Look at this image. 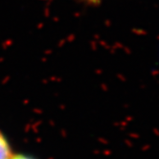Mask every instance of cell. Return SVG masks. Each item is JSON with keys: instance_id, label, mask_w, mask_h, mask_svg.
I'll use <instances>...</instances> for the list:
<instances>
[{"instance_id": "cell-3", "label": "cell", "mask_w": 159, "mask_h": 159, "mask_svg": "<svg viewBox=\"0 0 159 159\" xmlns=\"http://www.w3.org/2000/svg\"><path fill=\"white\" fill-rule=\"evenodd\" d=\"M85 1L90 5H100L104 0H85Z\"/></svg>"}, {"instance_id": "cell-1", "label": "cell", "mask_w": 159, "mask_h": 159, "mask_svg": "<svg viewBox=\"0 0 159 159\" xmlns=\"http://www.w3.org/2000/svg\"><path fill=\"white\" fill-rule=\"evenodd\" d=\"M10 157H11V150L8 141L0 133V159H10Z\"/></svg>"}, {"instance_id": "cell-2", "label": "cell", "mask_w": 159, "mask_h": 159, "mask_svg": "<svg viewBox=\"0 0 159 159\" xmlns=\"http://www.w3.org/2000/svg\"><path fill=\"white\" fill-rule=\"evenodd\" d=\"M10 159H34V158L27 156V155H24V154H16V155L11 156Z\"/></svg>"}]
</instances>
